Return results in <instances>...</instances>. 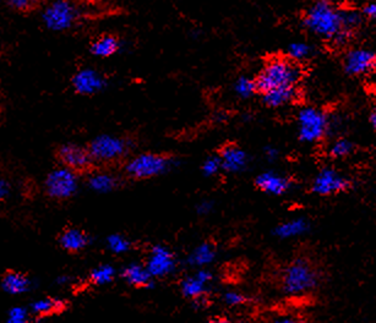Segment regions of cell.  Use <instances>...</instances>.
<instances>
[{
	"label": "cell",
	"instance_id": "obj_30",
	"mask_svg": "<svg viewBox=\"0 0 376 323\" xmlns=\"http://www.w3.org/2000/svg\"><path fill=\"white\" fill-rule=\"evenodd\" d=\"M107 247L115 255H123L130 251L132 242L123 234H112L107 238Z\"/></svg>",
	"mask_w": 376,
	"mask_h": 323
},
{
	"label": "cell",
	"instance_id": "obj_23",
	"mask_svg": "<svg viewBox=\"0 0 376 323\" xmlns=\"http://www.w3.org/2000/svg\"><path fill=\"white\" fill-rule=\"evenodd\" d=\"M119 185V178L108 171H95L88 179V187H91L93 191L101 194L115 191Z\"/></svg>",
	"mask_w": 376,
	"mask_h": 323
},
{
	"label": "cell",
	"instance_id": "obj_8",
	"mask_svg": "<svg viewBox=\"0 0 376 323\" xmlns=\"http://www.w3.org/2000/svg\"><path fill=\"white\" fill-rule=\"evenodd\" d=\"M352 187V180L341 170L325 167L317 171L311 181V191L317 196H333L347 191Z\"/></svg>",
	"mask_w": 376,
	"mask_h": 323
},
{
	"label": "cell",
	"instance_id": "obj_15",
	"mask_svg": "<svg viewBox=\"0 0 376 323\" xmlns=\"http://www.w3.org/2000/svg\"><path fill=\"white\" fill-rule=\"evenodd\" d=\"M218 157L222 165V170L232 174L243 171L249 165V157L246 151L235 143L224 145Z\"/></svg>",
	"mask_w": 376,
	"mask_h": 323
},
{
	"label": "cell",
	"instance_id": "obj_32",
	"mask_svg": "<svg viewBox=\"0 0 376 323\" xmlns=\"http://www.w3.org/2000/svg\"><path fill=\"white\" fill-rule=\"evenodd\" d=\"M222 302L226 306L235 309V307H241L249 304V298L243 291H224L222 295Z\"/></svg>",
	"mask_w": 376,
	"mask_h": 323
},
{
	"label": "cell",
	"instance_id": "obj_42",
	"mask_svg": "<svg viewBox=\"0 0 376 323\" xmlns=\"http://www.w3.org/2000/svg\"><path fill=\"white\" fill-rule=\"evenodd\" d=\"M8 192H9L8 184L4 180H0V198L8 195Z\"/></svg>",
	"mask_w": 376,
	"mask_h": 323
},
{
	"label": "cell",
	"instance_id": "obj_1",
	"mask_svg": "<svg viewBox=\"0 0 376 323\" xmlns=\"http://www.w3.org/2000/svg\"><path fill=\"white\" fill-rule=\"evenodd\" d=\"M321 283L317 264L306 256L289 261L281 272L279 285L286 295L301 296L315 291Z\"/></svg>",
	"mask_w": 376,
	"mask_h": 323
},
{
	"label": "cell",
	"instance_id": "obj_4",
	"mask_svg": "<svg viewBox=\"0 0 376 323\" xmlns=\"http://www.w3.org/2000/svg\"><path fill=\"white\" fill-rule=\"evenodd\" d=\"M175 165V159L167 154H140L129 159L124 173L135 180H145L162 176Z\"/></svg>",
	"mask_w": 376,
	"mask_h": 323
},
{
	"label": "cell",
	"instance_id": "obj_26",
	"mask_svg": "<svg viewBox=\"0 0 376 323\" xmlns=\"http://www.w3.org/2000/svg\"><path fill=\"white\" fill-rule=\"evenodd\" d=\"M355 145L353 141L346 137H337L327 147V154L333 159H344L353 154Z\"/></svg>",
	"mask_w": 376,
	"mask_h": 323
},
{
	"label": "cell",
	"instance_id": "obj_25",
	"mask_svg": "<svg viewBox=\"0 0 376 323\" xmlns=\"http://www.w3.org/2000/svg\"><path fill=\"white\" fill-rule=\"evenodd\" d=\"M64 302L58 299L53 298H42L39 300H34L31 305V313L37 316H50L55 313H59L60 310H63Z\"/></svg>",
	"mask_w": 376,
	"mask_h": 323
},
{
	"label": "cell",
	"instance_id": "obj_10",
	"mask_svg": "<svg viewBox=\"0 0 376 323\" xmlns=\"http://www.w3.org/2000/svg\"><path fill=\"white\" fill-rule=\"evenodd\" d=\"M145 266L155 280H164L175 273L178 267V261L175 252L168 247L157 244L153 245L148 253Z\"/></svg>",
	"mask_w": 376,
	"mask_h": 323
},
{
	"label": "cell",
	"instance_id": "obj_34",
	"mask_svg": "<svg viewBox=\"0 0 376 323\" xmlns=\"http://www.w3.org/2000/svg\"><path fill=\"white\" fill-rule=\"evenodd\" d=\"M30 311L22 306H15L8 313L6 323H30Z\"/></svg>",
	"mask_w": 376,
	"mask_h": 323
},
{
	"label": "cell",
	"instance_id": "obj_39",
	"mask_svg": "<svg viewBox=\"0 0 376 323\" xmlns=\"http://www.w3.org/2000/svg\"><path fill=\"white\" fill-rule=\"evenodd\" d=\"M264 154L270 162H273L279 157V151L275 146H266L264 149Z\"/></svg>",
	"mask_w": 376,
	"mask_h": 323
},
{
	"label": "cell",
	"instance_id": "obj_7",
	"mask_svg": "<svg viewBox=\"0 0 376 323\" xmlns=\"http://www.w3.org/2000/svg\"><path fill=\"white\" fill-rule=\"evenodd\" d=\"M212 282L213 273L210 269H197L194 273L186 275V278L180 280V294L186 300L200 307L204 304H208Z\"/></svg>",
	"mask_w": 376,
	"mask_h": 323
},
{
	"label": "cell",
	"instance_id": "obj_17",
	"mask_svg": "<svg viewBox=\"0 0 376 323\" xmlns=\"http://www.w3.org/2000/svg\"><path fill=\"white\" fill-rule=\"evenodd\" d=\"M121 278L126 280V284L137 289H150L156 283L145 263L141 262H132L126 266L121 271Z\"/></svg>",
	"mask_w": 376,
	"mask_h": 323
},
{
	"label": "cell",
	"instance_id": "obj_36",
	"mask_svg": "<svg viewBox=\"0 0 376 323\" xmlns=\"http://www.w3.org/2000/svg\"><path fill=\"white\" fill-rule=\"evenodd\" d=\"M362 15L364 17V20H370V21H376V0L375 1H369L366 6L362 8Z\"/></svg>",
	"mask_w": 376,
	"mask_h": 323
},
{
	"label": "cell",
	"instance_id": "obj_38",
	"mask_svg": "<svg viewBox=\"0 0 376 323\" xmlns=\"http://www.w3.org/2000/svg\"><path fill=\"white\" fill-rule=\"evenodd\" d=\"M270 323H306L301 318L295 317V316H279V317L273 318Z\"/></svg>",
	"mask_w": 376,
	"mask_h": 323
},
{
	"label": "cell",
	"instance_id": "obj_18",
	"mask_svg": "<svg viewBox=\"0 0 376 323\" xmlns=\"http://www.w3.org/2000/svg\"><path fill=\"white\" fill-rule=\"evenodd\" d=\"M58 241L61 249L71 253H77L88 247L90 236L85 230L77 227H68L60 233Z\"/></svg>",
	"mask_w": 376,
	"mask_h": 323
},
{
	"label": "cell",
	"instance_id": "obj_29",
	"mask_svg": "<svg viewBox=\"0 0 376 323\" xmlns=\"http://www.w3.org/2000/svg\"><path fill=\"white\" fill-rule=\"evenodd\" d=\"M363 22H364V17L362 15V11L357 9H342L344 30L355 33L357 30H359Z\"/></svg>",
	"mask_w": 376,
	"mask_h": 323
},
{
	"label": "cell",
	"instance_id": "obj_6",
	"mask_svg": "<svg viewBox=\"0 0 376 323\" xmlns=\"http://www.w3.org/2000/svg\"><path fill=\"white\" fill-rule=\"evenodd\" d=\"M131 143L124 137L99 135L88 145L93 163L113 165L126 158L130 152Z\"/></svg>",
	"mask_w": 376,
	"mask_h": 323
},
{
	"label": "cell",
	"instance_id": "obj_14",
	"mask_svg": "<svg viewBox=\"0 0 376 323\" xmlns=\"http://www.w3.org/2000/svg\"><path fill=\"white\" fill-rule=\"evenodd\" d=\"M71 85L77 94H83V96H92V94H96L103 90L106 86V80L96 70L82 69L72 76Z\"/></svg>",
	"mask_w": 376,
	"mask_h": 323
},
{
	"label": "cell",
	"instance_id": "obj_33",
	"mask_svg": "<svg viewBox=\"0 0 376 323\" xmlns=\"http://www.w3.org/2000/svg\"><path fill=\"white\" fill-rule=\"evenodd\" d=\"M8 6L20 14H31L39 9V3L33 0H11Z\"/></svg>",
	"mask_w": 376,
	"mask_h": 323
},
{
	"label": "cell",
	"instance_id": "obj_16",
	"mask_svg": "<svg viewBox=\"0 0 376 323\" xmlns=\"http://www.w3.org/2000/svg\"><path fill=\"white\" fill-rule=\"evenodd\" d=\"M293 185L288 176L278 174L275 171H264L255 178V187L260 191L273 195V196H282L290 190Z\"/></svg>",
	"mask_w": 376,
	"mask_h": 323
},
{
	"label": "cell",
	"instance_id": "obj_22",
	"mask_svg": "<svg viewBox=\"0 0 376 323\" xmlns=\"http://www.w3.org/2000/svg\"><path fill=\"white\" fill-rule=\"evenodd\" d=\"M31 280L26 274L21 272H6L1 280V286L10 295H21L31 289Z\"/></svg>",
	"mask_w": 376,
	"mask_h": 323
},
{
	"label": "cell",
	"instance_id": "obj_11",
	"mask_svg": "<svg viewBox=\"0 0 376 323\" xmlns=\"http://www.w3.org/2000/svg\"><path fill=\"white\" fill-rule=\"evenodd\" d=\"M55 157L63 168L74 171L75 174L88 173L93 168V160L88 147H82L75 143L61 145L55 151Z\"/></svg>",
	"mask_w": 376,
	"mask_h": 323
},
{
	"label": "cell",
	"instance_id": "obj_28",
	"mask_svg": "<svg viewBox=\"0 0 376 323\" xmlns=\"http://www.w3.org/2000/svg\"><path fill=\"white\" fill-rule=\"evenodd\" d=\"M313 52L314 50H313L310 44L306 43V42H293V43L289 44L286 56L290 61L300 64L301 61L311 58Z\"/></svg>",
	"mask_w": 376,
	"mask_h": 323
},
{
	"label": "cell",
	"instance_id": "obj_40",
	"mask_svg": "<svg viewBox=\"0 0 376 323\" xmlns=\"http://www.w3.org/2000/svg\"><path fill=\"white\" fill-rule=\"evenodd\" d=\"M369 123H370L373 130L376 132V103L371 108L370 114H369Z\"/></svg>",
	"mask_w": 376,
	"mask_h": 323
},
{
	"label": "cell",
	"instance_id": "obj_19",
	"mask_svg": "<svg viewBox=\"0 0 376 323\" xmlns=\"http://www.w3.org/2000/svg\"><path fill=\"white\" fill-rule=\"evenodd\" d=\"M217 249L210 241H204L191 250L186 258V263L195 269H208L216 260Z\"/></svg>",
	"mask_w": 376,
	"mask_h": 323
},
{
	"label": "cell",
	"instance_id": "obj_31",
	"mask_svg": "<svg viewBox=\"0 0 376 323\" xmlns=\"http://www.w3.org/2000/svg\"><path fill=\"white\" fill-rule=\"evenodd\" d=\"M235 92L240 98H250L257 92L255 79L248 76H240L235 83Z\"/></svg>",
	"mask_w": 376,
	"mask_h": 323
},
{
	"label": "cell",
	"instance_id": "obj_35",
	"mask_svg": "<svg viewBox=\"0 0 376 323\" xmlns=\"http://www.w3.org/2000/svg\"><path fill=\"white\" fill-rule=\"evenodd\" d=\"M222 169V165L218 156H211L204 160L201 165L202 174L205 176H215Z\"/></svg>",
	"mask_w": 376,
	"mask_h": 323
},
{
	"label": "cell",
	"instance_id": "obj_37",
	"mask_svg": "<svg viewBox=\"0 0 376 323\" xmlns=\"http://www.w3.org/2000/svg\"><path fill=\"white\" fill-rule=\"evenodd\" d=\"M212 209L213 202H211V201H202V202L197 205V212L200 216H205V214L211 213Z\"/></svg>",
	"mask_w": 376,
	"mask_h": 323
},
{
	"label": "cell",
	"instance_id": "obj_13",
	"mask_svg": "<svg viewBox=\"0 0 376 323\" xmlns=\"http://www.w3.org/2000/svg\"><path fill=\"white\" fill-rule=\"evenodd\" d=\"M79 17L77 6L69 1H55L50 4L43 14L47 28L55 31H64L70 28Z\"/></svg>",
	"mask_w": 376,
	"mask_h": 323
},
{
	"label": "cell",
	"instance_id": "obj_9",
	"mask_svg": "<svg viewBox=\"0 0 376 323\" xmlns=\"http://www.w3.org/2000/svg\"><path fill=\"white\" fill-rule=\"evenodd\" d=\"M77 174L63 167L52 170L44 183L47 196L55 201H66L72 198L77 194Z\"/></svg>",
	"mask_w": 376,
	"mask_h": 323
},
{
	"label": "cell",
	"instance_id": "obj_2",
	"mask_svg": "<svg viewBox=\"0 0 376 323\" xmlns=\"http://www.w3.org/2000/svg\"><path fill=\"white\" fill-rule=\"evenodd\" d=\"M303 77V69L287 56H275L262 66L255 77L257 92L265 94L276 88L298 87Z\"/></svg>",
	"mask_w": 376,
	"mask_h": 323
},
{
	"label": "cell",
	"instance_id": "obj_5",
	"mask_svg": "<svg viewBox=\"0 0 376 323\" xmlns=\"http://www.w3.org/2000/svg\"><path fill=\"white\" fill-rule=\"evenodd\" d=\"M297 129L301 143H320L330 130V121L324 110L308 105L298 112Z\"/></svg>",
	"mask_w": 376,
	"mask_h": 323
},
{
	"label": "cell",
	"instance_id": "obj_3",
	"mask_svg": "<svg viewBox=\"0 0 376 323\" xmlns=\"http://www.w3.org/2000/svg\"><path fill=\"white\" fill-rule=\"evenodd\" d=\"M303 25L309 32L330 43L344 30L342 8L330 1H317L306 9Z\"/></svg>",
	"mask_w": 376,
	"mask_h": 323
},
{
	"label": "cell",
	"instance_id": "obj_27",
	"mask_svg": "<svg viewBox=\"0 0 376 323\" xmlns=\"http://www.w3.org/2000/svg\"><path fill=\"white\" fill-rule=\"evenodd\" d=\"M115 277H117V269H115V266L103 263L91 271L90 282L93 285L102 286V285L110 284L115 280Z\"/></svg>",
	"mask_w": 376,
	"mask_h": 323
},
{
	"label": "cell",
	"instance_id": "obj_12",
	"mask_svg": "<svg viewBox=\"0 0 376 323\" xmlns=\"http://www.w3.org/2000/svg\"><path fill=\"white\" fill-rule=\"evenodd\" d=\"M376 67V52L366 47L347 50L344 58V70L349 76H363Z\"/></svg>",
	"mask_w": 376,
	"mask_h": 323
},
{
	"label": "cell",
	"instance_id": "obj_24",
	"mask_svg": "<svg viewBox=\"0 0 376 323\" xmlns=\"http://www.w3.org/2000/svg\"><path fill=\"white\" fill-rule=\"evenodd\" d=\"M120 48L119 39L115 34H102L93 41L90 50L99 58H109L115 55Z\"/></svg>",
	"mask_w": 376,
	"mask_h": 323
},
{
	"label": "cell",
	"instance_id": "obj_21",
	"mask_svg": "<svg viewBox=\"0 0 376 323\" xmlns=\"http://www.w3.org/2000/svg\"><path fill=\"white\" fill-rule=\"evenodd\" d=\"M264 105L268 108H281L298 98V87L276 88L261 94Z\"/></svg>",
	"mask_w": 376,
	"mask_h": 323
},
{
	"label": "cell",
	"instance_id": "obj_41",
	"mask_svg": "<svg viewBox=\"0 0 376 323\" xmlns=\"http://www.w3.org/2000/svg\"><path fill=\"white\" fill-rule=\"evenodd\" d=\"M208 323H233L228 317H224V316H216V317L211 318Z\"/></svg>",
	"mask_w": 376,
	"mask_h": 323
},
{
	"label": "cell",
	"instance_id": "obj_20",
	"mask_svg": "<svg viewBox=\"0 0 376 323\" xmlns=\"http://www.w3.org/2000/svg\"><path fill=\"white\" fill-rule=\"evenodd\" d=\"M309 230H310V222L303 217H298V218L289 219L279 223L273 229V236L282 240H288V239L306 236Z\"/></svg>",
	"mask_w": 376,
	"mask_h": 323
}]
</instances>
